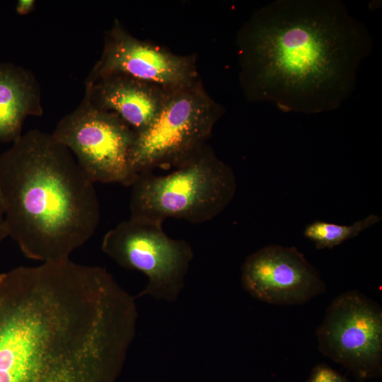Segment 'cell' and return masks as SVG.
I'll return each mask as SVG.
<instances>
[{
    "mask_svg": "<svg viewBox=\"0 0 382 382\" xmlns=\"http://www.w3.org/2000/svg\"><path fill=\"white\" fill-rule=\"evenodd\" d=\"M381 220V216L374 214L352 225H341L318 220L306 226L303 236L313 241L317 249H330L356 237Z\"/></svg>",
    "mask_w": 382,
    "mask_h": 382,
    "instance_id": "12",
    "label": "cell"
},
{
    "mask_svg": "<svg viewBox=\"0 0 382 382\" xmlns=\"http://www.w3.org/2000/svg\"><path fill=\"white\" fill-rule=\"evenodd\" d=\"M40 85L34 75L13 64H0V142H14L28 116H41Z\"/></svg>",
    "mask_w": 382,
    "mask_h": 382,
    "instance_id": "11",
    "label": "cell"
},
{
    "mask_svg": "<svg viewBox=\"0 0 382 382\" xmlns=\"http://www.w3.org/2000/svg\"><path fill=\"white\" fill-rule=\"evenodd\" d=\"M130 186L131 217L201 224L228 207L237 185L231 168L207 144L174 171L163 175L140 173Z\"/></svg>",
    "mask_w": 382,
    "mask_h": 382,
    "instance_id": "3",
    "label": "cell"
},
{
    "mask_svg": "<svg viewBox=\"0 0 382 382\" xmlns=\"http://www.w3.org/2000/svg\"><path fill=\"white\" fill-rule=\"evenodd\" d=\"M85 83V99L118 115L136 134L152 124L171 89L120 73Z\"/></svg>",
    "mask_w": 382,
    "mask_h": 382,
    "instance_id": "10",
    "label": "cell"
},
{
    "mask_svg": "<svg viewBox=\"0 0 382 382\" xmlns=\"http://www.w3.org/2000/svg\"><path fill=\"white\" fill-rule=\"evenodd\" d=\"M0 198L8 236L43 262L70 259L100 219L94 183L65 146L38 129L0 156Z\"/></svg>",
    "mask_w": 382,
    "mask_h": 382,
    "instance_id": "2",
    "label": "cell"
},
{
    "mask_svg": "<svg viewBox=\"0 0 382 382\" xmlns=\"http://www.w3.org/2000/svg\"><path fill=\"white\" fill-rule=\"evenodd\" d=\"M162 224L130 216L103 237L101 247L106 255L120 266L148 277L146 286L135 299L151 296L173 302L184 287L192 249L186 241L170 238Z\"/></svg>",
    "mask_w": 382,
    "mask_h": 382,
    "instance_id": "5",
    "label": "cell"
},
{
    "mask_svg": "<svg viewBox=\"0 0 382 382\" xmlns=\"http://www.w3.org/2000/svg\"><path fill=\"white\" fill-rule=\"evenodd\" d=\"M36 5L35 0H19L16 6V13L18 15H27L32 12Z\"/></svg>",
    "mask_w": 382,
    "mask_h": 382,
    "instance_id": "14",
    "label": "cell"
},
{
    "mask_svg": "<svg viewBox=\"0 0 382 382\" xmlns=\"http://www.w3.org/2000/svg\"><path fill=\"white\" fill-rule=\"evenodd\" d=\"M6 236H8V234H7L6 225H5L4 212L1 200L0 198V247L4 239Z\"/></svg>",
    "mask_w": 382,
    "mask_h": 382,
    "instance_id": "15",
    "label": "cell"
},
{
    "mask_svg": "<svg viewBox=\"0 0 382 382\" xmlns=\"http://www.w3.org/2000/svg\"><path fill=\"white\" fill-rule=\"evenodd\" d=\"M241 283L253 297L280 306L305 303L326 289L318 272L301 252L277 244L265 246L245 259Z\"/></svg>",
    "mask_w": 382,
    "mask_h": 382,
    "instance_id": "9",
    "label": "cell"
},
{
    "mask_svg": "<svg viewBox=\"0 0 382 382\" xmlns=\"http://www.w3.org/2000/svg\"><path fill=\"white\" fill-rule=\"evenodd\" d=\"M223 110L199 79L171 88L152 124L135 133L127 158L130 185L137 175L178 166L207 145Z\"/></svg>",
    "mask_w": 382,
    "mask_h": 382,
    "instance_id": "4",
    "label": "cell"
},
{
    "mask_svg": "<svg viewBox=\"0 0 382 382\" xmlns=\"http://www.w3.org/2000/svg\"><path fill=\"white\" fill-rule=\"evenodd\" d=\"M74 156L93 183L129 186L127 158L134 131L118 115L91 104H81L64 116L52 134Z\"/></svg>",
    "mask_w": 382,
    "mask_h": 382,
    "instance_id": "6",
    "label": "cell"
},
{
    "mask_svg": "<svg viewBox=\"0 0 382 382\" xmlns=\"http://www.w3.org/2000/svg\"><path fill=\"white\" fill-rule=\"evenodd\" d=\"M306 382H349L339 372L325 364L316 365Z\"/></svg>",
    "mask_w": 382,
    "mask_h": 382,
    "instance_id": "13",
    "label": "cell"
},
{
    "mask_svg": "<svg viewBox=\"0 0 382 382\" xmlns=\"http://www.w3.org/2000/svg\"><path fill=\"white\" fill-rule=\"evenodd\" d=\"M237 44L240 81L249 100L318 113L350 96L372 39L338 1L278 0L255 11Z\"/></svg>",
    "mask_w": 382,
    "mask_h": 382,
    "instance_id": "1",
    "label": "cell"
},
{
    "mask_svg": "<svg viewBox=\"0 0 382 382\" xmlns=\"http://www.w3.org/2000/svg\"><path fill=\"white\" fill-rule=\"evenodd\" d=\"M195 55H180L133 36L117 20L106 32L99 60L86 81L110 74H124L166 88L199 79Z\"/></svg>",
    "mask_w": 382,
    "mask_h": 382,
    "instance_id": "8",
    "label": "cell"
},
{
    "mask_svg": "<svg viewBox=\"0 0 382 382\" xmlns=\"http://www.w3.org/2000/svg\"><path fill=\"white\" fill-rule=\"evenodd\" d=\"M316 335L320 351L361 380L379 376L382 367V310L357 291L330 304Z\"/></svg>",
    "mask_w": 382,
    "mask_h": 382,
    "instance_id": "7",
    "label": "cell"
}]
</instances>
